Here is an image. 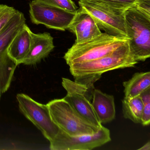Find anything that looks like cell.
Wrapping results in <instances>:
<instances>
[{
    "label": "cell",
    "instance_id": "7c38bea8",
    "mask_svg": "<svg viewBox=\"0 0 150 150\" xmlns=\"http://www.w3.org/2000/svg\"><path fill=\"white\" fill-rule=\"evenodd\" d=\"M54 48L53 38L50 34L32 32L30 50L22 64L26 65L36 64L47 57Z\"/></svg>",
    "mask_w": 150,
    "mask_h": 150
},
{
    "label": "cell",
    "instance_id": "3957f363",
    "mask_svg": "<svg viewBox=\"0 0 150 150\" xmlns=\"http://www.w3.org/2000/svg\"><path fill=\"white\" fill-rule=\"evenodd\" d=\"M129 42L128 38L102 33L85 42L74 43L64 57L68 65L98 59L112 53Z\"/></svg>",
    "mask_w": 150,
    "mask_h": 150
},
{
    "label": "cell",
    "instance_id": "ac0fdd59",
    "mask_svg": "<svg viewBox=\"0 0 150 150\" xmlns=\"http://www.w3.org/2000/svg\"><path fill=\"white\" fill-rule=\"evenodd\" d=\"M139 96L144 105L141 123L147 126L150 123V87L143 91Z\"/></svg>",
    "mask_w": 150,
    "mask_h": 150
},
{
    "label": "cell",
    "instance_id": "2e32d148",
    "mask_svg": "<svg viewBox=\"0 0 150 150\" xmlns=\"http://www.w3.org/2000/svg\"><path fill=\"white\" fill-rule=\"evenodd\" d=\"M143 105L140 96H136L131 99L124 98L122 100V108L123 116L135 123H141Z\"/></svg>",
    "mask_w": 150,
    "mask_h": 150
},
{
    "label": "cell",
    "instance_id": "5b68a950",
    "mask_svg": "<svg viewBox=\"0 0 150 150\" xmlns=\"http://www.w3.org/2000/svg\"><path fill=\"white\" fill-rule=\"evenodd\" d=\"M24 14L17 10L16 13L0 32V92L8 90L17 67L8 50L14 38L26 24Z\"/></svg>",
    "mask_w": 150,
    "mask_h": 150
},
{
    "label": "cell",
    "instance_id": "ffe728a7",
    "mask_svg": "<svg viewBox=\"0 0 150 150\" xmlns=\"http://www.w3.org/2000/svg\"><path fill=\"white\" fill-rule=\"evenodd\" d=\"M17 11L13 7L0 4V32L15 15Z\"/></svg>",
    "mask_w": 150,
    "mask_h": 150
},
{
    "label": "cell",
    "instance_id": "4fadbf2b",
    "mask_svg": "<svg viewBox=\"0 0 150 150\" xmlns=\"http://www.w3.org/2000/svg\"><path fill=\"white\" fill-rule=\"evenodd\" d=\"M32 32L26 24L12 40L8 53L17 66L23 63L30 50Z\"/></svg>",
    "mask_w": 150,
    "mask_h": 150
},
{
    "label": "cell",
    "instance_id": "7402d4cb",
    "mask_svg": "<svg viewBox=\"0 0 150 150\" xmlns=\"http://www.w3.org/2000/svg\"><path fill=\"white\" fill-rule=\"evenodd\" d=\"M1 94H1V93L0 92V99H1Z\"/></svg>",
    "mask_w": 150,
    "mask_h": 150
},
{
    "label": "cell",
    "instance_id": "8992f818",
    "mask_svg": "<svg viewBox=\"0 0 150 150\" xmlns=\"http://www.w3.org/2000/svg\"><path fill=\"white\" fill-rule=\"evenodd\" d=\"M16 99L22 114L41 131L50 143L53 141L60 129L52 119L47 105L24 93L17 94Z\"/></svg>",
    "mask_w": 150,
    "mask_h": 150
},
{
    "label": "cell",
    "instance_id": "9a60e30c",
    "mask_svg": "<svg viewBox=\"0 0 150 150\" xmlns=\"http://www.w3.org/2000/svg\"><path fill=\"white\" fill-rule=\"evenodd\" d=\"M123 86L124 87L125 98L131 99L139 96L150 87V72L136 73L131 79L124 81Z\"/></svg>",
    "mask_w": 150,
    "mask_h": 150
},
{
    "label": "cell",
    "instance_id": "44dd1931",
    "mask_svg": "<svg viewBox=\"0 0 150 150\" xmlns=\"http://www.w3.org/2000/svg\"><path fill=\"white\" fill-rule=\"evenodd\" d=\"M139 150H150V142H147L144 146H142L141 148H139Z\"/></svg>",
    "mask_w": 150,
    "mask_h": 150
},
{
    "label": "cell",
    "instance_id": "d6986e66",
    "mask_svg": "<svg viewBox=\"0 0 150 150\" xmlns=\"http://www.w3.org/2000/svg\"><path fill=\"white\" fill-rule=\"evenodd\" d=\"M71 13H76L78 7L72 0H36Z\"/></svg>",
    "mask_w": 150,
    "mask_h": 150
},
{
    "label": "cell",
    "instance_id": "ba28073f",
    "mask_svg": "<svg viewBox=\"0 0 150 150\" xmlns=\"http://www.w3.org/2000/svg\"><path fill=\"white\" fill-rule=\"evenodd\" d=\"M111 140L110 132L102 126L98 132L93 135L72 137L62 130L50 143L51 150H91L101 146Z\"/></svg>",
    "mask_w": 150,
    "mask_h": 150
},
{
    "label": "cell",
    "instance_id": "6da1fadb",
    "mask_svg": "<svg viewBox=\"0 0 150 150\" xmlns=\"http://www.w3.org/2000/svg\"><path fill=\"white\" fill-rule=\"evenodd\" d=\"M137 63L131 52L128 42L103 57L69 66L74 81L93 89L94 83L100 79L103 74L116 69L133 67Z\"/></svg>",
    "mask_w": 150,
    "mask_h": 150
},
{
    "label": "cell",
    "instance_id": "5bb4252c",
    "mask_svg": "<svg viewBox=\"0 0 150 150\" xmlns=\"http://www.w3.org/2000/svg\"><path fill=\"white\" fill-rule=\"evenodd\" d=\"M92 106L101 124L107 123L115 117L114 96L94 88L93 91Z\"/></svg>",
    "mask_w": 150,
    "mask_h": 150
},
{
    "label": "cell",
    "instance_id": "52a82bcc",
    "mask_svg": "<svg viewBox=\"0 0 150 150\" xmlns=\"http://www.w3.org/2000/svg\"><path fill=\"white\" fill-rule=\"evenodd\" d=\"M62 86L67 92L64 99L88 121L100 128L102 126L92 106L94 88L88 87L66 78H62Z\"/></svg>",
    "mask_w": 150,
    "mask_h": 150
},
{
    "label": "cell",
    "instance_id": "e0dca14e",
    "mask_svg": "<svg viewBox=\"0 0 150 150\" xmlns=\"http://www.w3.org/2000/svg\"><path fill=\"white\" fill-rule=\"evenodd\" d=\"M117 14L123 15L127 9L145 0H90Z\"/></svg>",
    "mask_w": 150,
    "mask_h": 150
},
{
    "label": "cell",
    "instance_id": "30bf717a",
    "mask_svg": "<svg viewBox=\"0 0 150 150\" xmlns=\"http://www.w3.org/2000/svg\"><path fill=\"white\" fill-rule=\"evenodd\" d=\"M79 4L92 16L100 29L110 35L129 39L124 14H117L90 0H79Z\"/></svg>",
    "mask_w": 150,
    "mask_h": 150
},
{
    "label": "cell",
    "instance_id": "9c48e42d",
    "mask_svg": "<svg viewBox=\"0 0 150 150\" xmlns=\"http://www.w3.org/2000/svg\"><path fill=\"white\" fill-rule=\"evenodd\" d=\"M75 14L36 0H32L29 4L30 17L32 23L56 30L67 29Z\"/></svg>",
    "mask_w": 150,
    "mask_h": 150
},
{
    "label": "cell",
    "instance_id": "8fae6325",
    "mask_svg": "<svg viewBox=\"0 0 150 150\" xmlns=\"http://www.w3.org/2000/svg\"><path fill=\"white\" fill-rule=\"evenodd\" d=\"M67 29L76 36L75 44L90 41L103 33L92 16L81 7L77 9Z\"/></svg>",
    "mask_w": 150,
    "mask_h": 150
},
{
    "label": "cell",
    "instance_id": "7a4b0ae2",
    "mask_svg": "<svg viewBox=\"0 0 150 150\" xmlns=\"http://www.w3.org/2000/svg\"><path fill=\"white\" fill-rule=\"evenodd\" d=\"M140 3L124 13L130 50L138 63L150 57V8Z\"/></svg>",
    "mask_w": 150,
    "mask_h": 150
},
{
    "label": "cell",
    "instance_id": "277c9868",
    "mask_svg": "<svg viewBox=\"0 0 150 150\" xmlns=\"http://www.w3.org/2000/svg\"><path fill=\"white\" fill-rule=\"evenodd\" d=\"M46 105L53 122L69 136L93 135L100 129L79 114L64 98L52 100Z\"/></svg>",
    "mask_w": 150,
    "mask_h": 150
}]
</instances>
